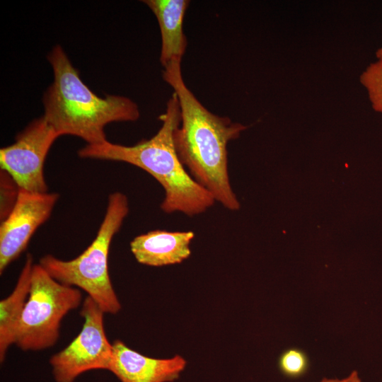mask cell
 <instances>
[{"mask_svg": "<svg viewBox=\"0 0 382 382\" xmlns=\"http://www.w3.org/2000/svg\"><path fill=\"white\" fill-rule=\"evenodd\" d=\"M163 80L178 99L181 122L173 132L178 156L190 175L224 207L231 211L240 203L230 183L227 145L247 127L207 110L185 83L181 62L165 67Z\"/></svg>", "mask_w": 382, "mask_h": 382, "instance_id": "obj_1", "label": "cell"}, {"mask_svg": "<svg viewBox=\"0 0 382 382\" xmlns=\"http://www.w3.org/2000/svg\"><path fill=\"white\" fill-rule=\"evenodd\" d=\"M159 118L162 125L149 139L133 146L114 144L108 140L86 144L78 151V155L83 158L125 162L147 172L165 191L161 209L166 214L181 212L190 216L202 214L216 201L190 175L176 153L173 132L180 124L181 114L174 92L167 102L165 112Z\"/></svg>", "mask_w": 382, "mask_h": 382, "instance_id": "obj_2", "label": "cell"}, {"mask_svg": "<svg viewBox=\"0 0 382 382\" xmlns=\"http://www.w3.org/2000/svg\"><path fill=\"white\" fill-rule=\"evenodd\" d=\"M47 59L54 79L42 98L43 117L59 137L71 135L86 144H100L108 140L107 125L139 118V108L130 98L116 95L100 98L93 93L59 45L52 48Z\"/></svg>", "mask_w": 382, "mask_h": 382, "instance_id": "obj_3", "label": "cell"}, {"mask_svg": "<svg viewBox=\"0 0 382 382\" xmlns=\"http://www.w3.org/2000/svg\"><path fill=\"white\" fill-rule=\"evenodd\" d=\"M129 210L125 195L120 192L110 194L97 234L82 253L70 260L50 254L40 260L39 264L52 278L62 284L83 289L107 313L116 314L121 309L110 278L108 258L112 240Z\"/></svg>", "mask_w": 382, "mask_h": 382, "instance_id": "obj_4", "label": "cell"}, {"mask_svg": "<svg viewBox=\"0 0 382 382\" xmlns=\"http://www.w3.org/2000/svg\"><path fill=\"white\" fill-rule=\"evenodd\" d=\"M79 289L62 284L40 265H34L29 296L15 344L23 351H40L55 345L63 318L81 303Z\"/></svg>", "mask_w": 382, "mask_h": 382, "instance_id": "obj_5", "label": "cell"}, {"mask_svg": "<svg viewBox=\"0 0 382 382\" xmlns=\"http://www.w3.org/2000/svg\"><path fill=\"white\" fill-rule=\"evenodd\" d=\"M104 313L90 296L84 299L80 312L84 318L81 330L68 346L50 359L57 382H74L79 375L91 370H108L112 345L105 334Z\"/></svg>", "mask_w": 382, "mask_h": 382, "instance_id": "obj_6", "label": "cell"}, {"mask_svg": "<svg viewBox=\"0 0 382 382\" xmlns=\"http://www.w3.org/2000/svg\"><path fill=\"white\" fill-rule=\"evenodd\" d=\"M59 137L43 115L33 120L17 134L13 144L0 149L1 170L12 178L19 189L47 192L44 163Z\"/></svg>", "mask_w": 382, "mask_h": 382, "instance_id": "obj_7", "label": "cell"}, {"mask_svg": "<svg viewBox=\"0 0 382 382\" xmlns=\"http://www.w3.org/2000/svg\"><path fill=\"white\" fill-rule=\"evenodd\" d=\"M57 193L19 189L16 202L0 225V273L26 249L36 230L50 216Z\"/></svg>", "mask_w": 382, "mask_h": 382, "instance_id": "obj_8", "label": "cell"}, {"mask_svg": "<svg viewBox=\"0 0 382 382\" xmlns=\"http://www.w3.org/2000/svg\"><path fill=\"white\" fill-rule=\"evenodd\" d=\"M108 371L121 382H173L180 377L187 361L180 355L155 359L141 354L116 340Z\"/></svg>", "mask_w": 382, "mask_h": 382, "instance_id": "obj_9", "label": "cell"}, {"mask_svg": "<svg viewBox=\"0 0 382 382\" xmlns=\"http://www.w3.org/2000/svg\"><path fill=\"white\" fill-rule=\"evenodd\" d=\"M192 231L153 230L136 236L130 249L137 261L142 265L161 267L181 263L191 255Z\"/></svg>", "mask_w": 382, "mask_h": 382, "instance_id": "obj_10", "label": "cell"}, {"mask_svg": "<svg viewBox=\"0 0 382 382\" xmlns=\"http://www.w3.org/2000/svg\"><path fill=\"white\" fill-rule=\"evenodd\" d=\"M157 18L161 37L160 62L163 67L180 62L185 53L187 38L183 21L190 4L187 0L143 1Z\"/></svg>", "mask_w": 382, "mask_h": 382, "instance_id": "obj_11", "label": "cell"}, {"mask_svg": "<svg viewBox=\"0 0 382 382\" xmlns=\"http://www.w3.org/2000/svg\"><path fill=\"white\" fill-rule=\"evenodd\" d=\"M33 259L28 253L24 266L13 291L0 302V361L4 362L7 350L15 344L20 320L27 302L33 267Z\"/></svg>", "mask_w": 382, "mask_h": 382, "instance_id": "obj_12", "label": "cell"}, {"mask_svg": "<svg viewBox=\"0 0 382 382\" xmlns=\"http://www.w3.org/2000/svg\"><path fill=\"white\" fill-rule=\"evenodd\" d=\"M359 79L367 91L372 108L382 113V59L370 64Z\"/></svg>", "mask_w": 382, "mask_h": 382, "instance_id": "obj_13", "label": "cell"}, {"mask_svg": "<svg viewBox=\"0 0 382 382\" xmlns=\"http://www.w3.org/2000/svg\"><path fill=\"white\" fill-rule=\"evenodd\" d=\"M278 366L281 373L290 378L303 376L309 368L308 355L301 349L290 348L279 357Z\"/></svg>", "mask_w": 382, "mask_h": 382, "instance_id": "obj_14", "label": "cell"}, {"mask_svg": "<svg viewBox=\"0 0 382 382\" xmlns=\"http://www.w3.org/2000/svg\"><path fill=\"white\" fill-rule=\"evenodd\" d=\"M19 187L12 178L1 170V220H4L13 209Z\"/></svg>", "mask_w": 382, "mask_h": 382, "instance_id": "obj_15", "label": "cell"}, {"mask_svg": "<svg viewBox=\"0 0 382 382\" xmlns=\"http://www.w3.org/2000/svg\"><path fill=\"white\" fill-rule=\"evenodd\" d=\"M319 382H361L357 371H352L348 376L342 378H323Z\"/></svg>", "mask_w": 382, "mask_h": 382, "instance_id": "obj_16", "label": "cell"}, {"mask_svg": "<svg viewBox=\"0 0 382 382\" xmlns=\"http://www.w3.org/2000/svg\"><path fill=\"white\" fill-rule=\"evenodd\" d=\"M376 57L377 59H382V47L376 52Z\"/></svg>", "mask_w": 382, "mask_h": 382, "instance_id": "obj_17", "label": "cell"}]
</instances>
